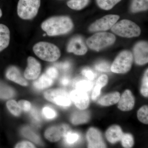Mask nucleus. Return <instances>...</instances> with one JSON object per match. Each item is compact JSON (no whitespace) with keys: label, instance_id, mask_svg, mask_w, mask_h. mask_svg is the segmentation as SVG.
Instances as JSON below:
<instances>
[{"label":"nucleus","instance_id":"c9c22d12","mask_svg":"<svg viewBox=\"0 0 148 148\" xmlns=\"http://www.w3.org/2000/svg\"><path fill=\"white\" fill-rule=\"evenodd\" d=\"M18 104L21 110L25 112H28L31 110V104L29 101L22 100L19 101Z\"/></svg>","mask_w":148,"mask_h":148},{"label":"nucleus","instance_id":"4be33fe9","mask_svg":"<svg viewBox=\"0 0 148 148\" xmlns=\"http://www.w3.org/2000/svg\"><path fill=\"white\" fill-rule=\"evenodd\" d=\"M148 0H132L130 6V11L132 13L147 10Z\"/></svg>","mask_w":148,"mask_h":148},{"label":"nucleus","instance_id":"cd10ccee","mask_svg":"<svg viewBox=\"0 0 148 148\" xmlns=\"http://www.w3.org/2000/svg\"><path fill=\"white\" fill-rule=\"evenodd\" d=\"M7 107L12 114L15 116H18L21 113V109L16 101L11 100L7 103Z\"/></svg>","mask_w":148,"mask_h":148},{"label":"nucleus","instance_id":"9d476101","mask_svg":"<svg viewBox=\"0 0 148 148\" xmlns=\"http://www.w3.org/2000/svg\"><path fill=\"white\" fill-rule=\"evenodd\" d=\"M70 131V128L66 125L49 127L45 132V138L51 142H56L64 137Z\"/></svg>","mask_w":148,"mask_h":148},{"label":"nucleus","instance_id":"6e6552de","mask_svg":"<svg viewBox=\"0 0 148 148\" xmlns=\"http://www.w3.org/2000/svg\"><path fill=\"white\" fill-rule=\"evenodd\" d=\"M120 16L116 14H108L96 20L89 27L90 32H102L111 29L119 19Z\"/></svg>","mask_w":148,"mask_h":148},{"label":"nucleus","instance_id":"4c0bfd02","mask_svg":"<svg viewBox=\"0 0 148 148\" xmlns=\"http://www.w3.org/2000/svg\"><path fill=\"white\" fill-rule=\"evenodd\" d=\"M108 82V77L106 75H101L97 80L96 84L100 86L103 88L107 84Z\"/></svg>","mask_w":148,"mask_h":148},{"label":"nucleus","instance_id":"f3484780","mask_svg":"<svg viewBox=\"0 0 148 148\" xmlns=\"http://www.w3.org/2000/svg\"><path fill=\"white\" fill-rule=\"evenodd\" d=\"M123 135L122 130L118 125L111 126L106 132V137L110 143L114 144L121 140Z\"/></svg>","mask_w":148,"mask_h":148},{"label":"nucleus","instance_id":"6ab92c4d","mask_svg":"<svg viewBox=\"0 0 148 148\" xmlns=\"http://www.w3.org/2000/svg\"><path fill=\"white\" fill-rule=\"evenodd\" d=\"M120 94L118 92H114L103 96L98 101L100 105L109 106L116 104L119 101Z\"/></svg>","mask_w":148,"mask_h":148},{"label":"nucleus","instance_id":"0eeeda50","mask_svg":"<svg viewBox=\"0 0 148 148\" xmlns=\"http://www.w3.org/2000/svg\"><path fill=\"white\" fill-rule=\"evenodd\" d=\"M44 96L48 101L62 107H69L71 104L70 94L63 89H50L45 92Z\"/></svg>","mask_w":148,"mask_h":148},{"label":"nucleus","instance_id":"c85d7f7f","mask_svg":"<svg viewBox=\"0 0 148 148\" xmlns=\"http://www.w3.org/2000/svg\"><path fill=\"white\" fill-rule=\"evenodd\" d=\"M138 117L141 122L145 124L148 123V108L147 106L142 107L138 111Z\"/></svg>","mask_w":148,"mask_h":148},{"label":"nucleus","instance_id":"4468645a","mask_svg":"<svg viewBox=\"0 0 148 148\" xmlns=\"http://www.w3.org/2000/svg\"><path fill=\"white\" fill-rule=\"evenodd\" d=\"M88 148H106L101 133L98 130L91 127L86 135Z\"/></svg>","mask_w":148,"mask_h":148},{"label":"nucleus","instance_id":"423d86ee","mask_svg":"<svg viewBox=\"0 0 148 148\" xmlns=\"http://www.w3.org/2000/svg\"><path fill=\"white\" fill-rule=\"evenodd\" d=\"M133 55L129 51H122L111 66L110 70L116 73H125L130 71L133 62Z\"/></svg>","mask_w":148,"mask_h":148},{"label":"nucleus","instance_id":"58836bf2","mask_svg":"<svg viewBox=\"0 0 148 148\" xmlns=\"http://www.w3.org/2000/svg\"><path fill=\"white\" fill-rule=\"evenodd\" d=\"M101 88L102 87L96 84L94 88V90L92 91V96H91L92 100H95L100 95Z\"/></svg>","mask_w":148,"mask_h":148},{"label":"nucleus","instance_id":"a878e982","mask_svg":"<svg viewBox=\"0 0 148 148\" xmlns=\"http://www.w3.org/2000/svg\"><path fill=\"white\" fill-rule=\"evenodd\" d=\"M121 0H96V2L100 8L104 10L111 9Z\"/></svg>","mask_w":148,"mask_h":148},{"label":"nucleus","instance_id":"b1692460","mask_svg":"<svg viewBox=\"0 0 148 148\" xmlns=\"http://www.w3.org/2000/svg\"><path fill=\"white\" fill-rule=\"evenodd\" d=\"M90 1V0H69L67 2V5L72 9L79 10L86 7Z\"/></svg>","mask_w":148,"mask_h":148},{"label":"nucleus","instance_id":"9b49d317","mask_svg":"<svg viewBox=\"0 0 148 148\" xmlns=\"http://www.w3.org/2000/svg\"><path fill=\"white\" fill-rule=\"evenodd\" d=\"M67 51L77 55H84L87 52V48L81 37L77 36L72 38L68 44Z\"/></svg>","mask_w":148,"mask_h":148},{"label":"nucleus","instance_id":"ddd939ff","mask_svg":"<svg viewBox=\"0 0 148 148\" xmlns=\"http://www.w3.org/2000/svg\"><path fill=\"white\" fill-rule=\"evenodd\" d=\"M27 61L28 66L24 72V77L28 79H36L40 73V64L36 58L32 56H29Z\"/></svg>","mask_w":148,"mask_h":148},{"label":"nucleus","instance_id":"c03bdc74","mask_svg":"<svg viewBox=\"0 0 148 148\" xmlns=\"http://www.w3.org/2000/svg\"><path fill=\"white\" fill-rule=\"evenodd\" d=\"M2 10H1V9L0 8V18H1V17L2 16Z\"/></svg>","mask_w":148,"mask_h":148},{"label":"nucleus","instance_id":"f704fd0d","mask_svg":"<svg viewBox=\"0 0 148 148\" xmlns=\"http://www.w3.org/2000/svg\"><path fill=\"white\" fill-rule=\"evenodd\" d=\"M46 74L52 79H54L58 77V71L55 67H50L47 70Z\"/></svg>","mask_w":148,"mask_h":148},{"label":"nucleus","instance_id":"dca6fc26","mask_svg":"<svg viewBox=\"0 0 148 148\" xmlns=\"http://www.w3.org/2000/svg\"><path fill=\"white\" fill-rule=\"evenodd\" d=\"M6 76L9 79L23 86L28 85V82L23 78L20 71L16 67L11 66L10 67L7 71Z\"/></svg>","mask_w":148,"mask_h":148},{"label":"nucleus","instance_id":"7c9ffc66","mask_svg":"<svg viewBox=\"0 0 148 148\" xmlns=\"http://www.w3.org/2000/svg\"><path fill=\"white\" fill-rule=\"evenodd\" d=\"M121 140L122 145L124 148L132 147L134 144L133 137L130 134H123Z\"/></svg>","mask_w":148,"mask_h":148},{"label":"nucleus","instance_id":"e433bc0d","mask_svg":"<svg viewBox=\"0 0 148 148\" xmlns=\"http://www.w3.org/2000/svg\"><path fill=\"white\" fill-rule=\"evenodd\" d=\"M82 74L85 77L90 80L94 79L95 77V74L90 69H84L82 71Z\"/></svg>","mask_w":148,"mask_h":148},{"label":"nucleus","instance_id":"f257e3e1","mask_svg":"<svg viewBox=\"0 0 148 148\" xmlns=\"http://www.w3.org/2000/svg\"><path fill=\"white\" fill-rule=\"evenodd\" d=\"M73 23L69 16H55L50 17L42 23L43 31L49 36L66 34L73 28Z\"/></svg>","mask_w":148,"mask_h":148},{"label":"nucleus","instance_id":"2eb2a0df","mask_svg":"<svg viewBox=\"0 0 148 148\" xmlns=\"http://www.w3.org/2000/svg\"><path fill=\"white\" fill-rule=\"evenodd\" d=\"M119 108L122 111H128L131 110L134 107L135 104V99L130 90H125L120 97L119 101Z\"/></svg>","mask_w":148,"mask_h":148},{"label":"nucleus","instance_id":"5701e85b","mask_svg":"<svg viewBox=\"0 0 148 148\" xmlns=\"http://www.w3.org/2000/svg\"><path fill=\"white\" fill-rule=\"evenodd\" d=\"M15 92L10 86L0 82V99H7L12 98Z\"/></svg>","mask_w":148,"mask_h":148},{"label":"nucleus","instance_id":"a211bd4d","mask_svg":"<svg viewBox=\"0 0 148 148\" xmlns=\"http://www.w3.org/2000/svg\"><path fill=\"white\" fill-rule=\"evenodd\" d=\"M10 39V31L8 27L0 24V52L8 47Z\"/></svg>","mask_w":148,"mask_h":148},{"label":"nucleus","instance_id":"2f4dec72","mask_svg":"<svg viewBox=\"0 0 148 148\" xmlns=\"http://www.w3.org/2000/svg\"><path fill=\"white\" fill-rule=\"evenodd\" d=\"M141 92L142 95L145 97H148V71L147 69L144 75L143 80Z\"/></svg>","mask_w":148,"mask_h":148},{"label":"nucleus","instance_id":"a19ab883","mask_svg":"<svg viewBox=\"0 0 148 148\" xmlns=\"http://www.w3.org/2000/svg\"><path fill=\"white\" fill-rule=\"evenodd\" d=\"M56 66L61 70L66 71L69 70L71 67V64L68 62H65V63H59L56 64L55 65Z\"/></svg>","mask_w":148,"mask_h":148},{"label":"nucleus","instance_id":"473e14b6","mask_svg":"<svg viewBox=\"0 0 148 148\" xmlns=\"http://www.w3.org/2000/svg\"><path fill=\"white\" fill-rule=\"evenodd\" d=\"M42 114L47 119H53L56 117V113L53 109L49 107H45L43 109Z\"/></svg>","mask_w":148,"mask_h":148},{"label":"nucleus","instance_id":"f03ea898","mask_svg":"<svg viewBox=\"0 0 148 148\" xmlns=\"http://www.w3.org/2000/svg\"><path fill=\"white\" fill-rule=\"evenodd\" d=\"M35 54L44 61L53 62L61 56V51L55 45L46 42H40L33 47Z\"/></svg>","mask_w":148,"mask_h":148},{"label":"nucleus","instance_id":"72a5a7b5","mask_svg":"<svg viewBox=\"0 0 148 148\" xmlns=\"http://www.w3.org/2000/svg\"><path fill=\"white\" fill-rule=\"evenodd\" d=\"M111 66L110 64L106 61L98 63L95 66V69L97 71L103 72H109L110 71Z\"/></svg>","mask_w":148,"mask_h":148},{"label":"nucleus","instance_id":"20e7f679","mask_svg":"<svg viewBox=\"0 0 148 148\" xmlns=\"http://www.w3.org/2000/svg\"><path fill=\"white\" fill-rule=\"evenodd\" d=\"M115 36L107 32H100L92 35L86 40L88 47L92 50L99 51L112 45L115 42Z\"/></svg>","mask_w":148,"mask_h":148},{"label":"nucleus","instance_id":"37998d69","mask_svg":"<svg viewBox=\"0 0 148 148\" xmlns=\"http://www.w3.org/2000/svg\"><path fill=\"white\" fill-rule=\"evenodd\" d=\"M70 82V79L67 77H63L60 81L61 84L64 86H66L69 84Z\"/></svg>","mask_w":148,"mask_h":148},{"label":"nucleus","instance_id":"7ed1b4c3","mask_svg":"<svg viewBox=\"0 0 148 148\" xmlns=\"http://www.w3.org/2000/svg\"><path fill=\"white\" fill-rule=\"evenodd\" d=\"M111 30L116 34L124 38L138 37L141 34L140 27L133 21L127 19L116 22L111 28Z\"/></svg>","mask_w":148,"mask_h":148},{"label":"nucleus","instance_id":"412c9836","mask_svg":"<svg viewBox=\"0 0 148 148\" xmlns=\"http://www.w3.org/2000/svg\"><path fill=\"white\" fill-rule=\"evenodd\" d=\"M53 80L46 74H44L34 83V86L40 90L45 89L50 86L53 83Z\"/></svg>","mask_w":148,"mask_h":148},{"label":"nucleus","instance_id":"393cba45","mask_svg":"<svg viewBox=\"0 0 148 148\" xmlns=\"http://www.w3.org/2000/svg\"><path fill=\"white\" fill-rule=\"evenodd\" d=\"M21 133L24 137L32 140L36 144H39V145L41 144V141L39 137L30 127H24L21 130Z\"/></svg>","mask_w":148,"mask_h":148},{"label":"nucleus","instance_id":"aec40b11","mask_svg":"<svg viewBox=\"0 0 148 148\" xmlns=\"http://www.w3.org/2000/svg\"><path fill=\"white\" fill-rule=\"evenodd\" d=\"M90 119V114L87 111L77 112L73 114L71 121L74 124H82L87 122Z\"/></svg>","mask_w":148,"mask_h":148},{"label":"nucleus","instance_id":"ea45409f","mask_svg":"<svg viewBox=\"0 0 148 148\" xmlns=\"http://www.w3.org/2000/svg\"><path fill=\"white\" fill-rule=\"evenodd\" d=\"M35 146L32 143L28 142H23L18 143L15 148H35Z\"/></svg>","mask_w":148,"mask_h":148},{"label":"nucleus","instance_id":"79ce46f5","mask_svg":"<svg viewBox=\"0 0 148 148\" xmlns=\"http://www.w3.org/2000/svg\"><path fill=\"white\" fill-rule=\"evenodd\" d=\"M32 116L34 119L36 121H39L40 119V115L38 111L36 108H33L32 109V112H31Z\"/></svg>","mask_w":148,"mask_h":148},{"label":"nucleus","instance_id":"1a4fd4ad","mask_svg":"<svg viewBox=\"0 0 148 148\" xmlns=\"http://www.w3.org/2000/svg\"><path fill=\"white\" fill-rule=\"evenodd\" d=\"M133 54L135 63L139 65L145 64L148 62L147 42L141 41L137 43L133 48Z\"/></svg>","mask_w":148,"mask_h":148},{"label":"nucleus","instance_id":"bb28decb","mask_svg":"<svg viewBox=\"0 0 148 148\" xmlns=\"http://www.w3.org/2000/svg\"><path fill=\"white\" fill-rule=\"evenodd\" d=\"M92 86V83L90 81H87L86 80L79 81L75 84L76 89L86 92L91 90Z\"/></svg>","mask_w":148,"mask_h":148},{"label":"nucleus","instance_id":"f8f14e48","mask_svg":"<svg viewBox=\"0 0 148 148\" xmlns=\"http://www.w3.org/2000/svg\"><path fill=\"white\" fill-rule=\"evenodd\" d=\"M71 100L80 110L87 108L89 105V97L87 92L76 89L73 90L70 94Z\"/></svg>","mask_w":148,"mask_h":148},{"label":"nucleus","instance_id":"c756f323","mask_svg":"<svg viewBox=\"0 0 148 148\" xmlns=\"http://www.w3.org/2000/svg\"><path fill=\"white\" fill-rule=\"evenodd\" d=\"M64 137L66 143L68 145H71L76 143L79 139V136L77 133L69 131Z\"/></svg>","mask_w":148,"mask_h":148},{"label":"nucleus","instance_id":"39448f33","mask_svg":"<svg viewBox=\"0 0 148 148\" xmlns=\"http://www.w3.org/2000/svg\"><path fill=\"white\" fill-rule=\"evenodd\" d=\"M40 0H19L17 13L21 19L30 20L34 18L38 12Z\"/></svg>","mask_w":148,"mask_h":148}]
</instances>
